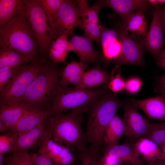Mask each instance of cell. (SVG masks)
<instances>
[{
  "label": "cell",
  "mask_w": 165,
  "mask_h": 165,
  "mask_svg": "<svg viewBox=\"0 0 165 165\" xmlns=\"http://www.w3.org/2000/svg\"><path fill=\"white\" fill-rule=\"evenodd\" d=\"M78 158L81 165H93L87 148L84 152L79 153Z\"/></svg>",
  "instance_id": "obj_41"
},
{
  "label": "cell",
  "mask_w": 165,
  "mask_h": 165,
  "mask_svg": "<svg viewBox=\"0 0 165 165\" xmlns=\"http://www.w3.org/2000/svg\"><path fill=\"white\" fill-rule=\"evenodd\" d=\"M77 4V1L64 0L56 20L50 26L52 40L62 35L72 33L76 27L80 26L82 21Z\"/></svg>",
  "instance_id": "obj_8"
},
{
  "label": "cell",
  "mask_w": 165,
  "mask_h": 165,
  "mask_svg": "<svg viewBox=\"0 0 165 165\" xmlns=\"http://www.w3.org/2000/svg\"><path fill=\"white\" fill-rule=\"evenodd\" d=\"M130 165H144L143 162L141 161L140 162H138L133 163L130 164Z\"/></svg>",
  "instance_id": "obj_51"
},
{
  "label": "cell",
  "mask_w": 165,
  "mask_h": 165,
  "mask_svg": "<svg viewBox=\"0 0 165 165\" xmlns=\"http://www.w3.org/2000/svg\"><path fill=\"white\" fill-rule=\"evenodd\" d=\"M19 67L0 68V92L2 90L6 84L15 74Z\"/></svg>",
  "instance_id": "obj_39"
},
{
  "label": "cell",
  "mask_w": 165,
  "mask_h": 165,
  "mask_svg": "<svg viewBox=\"0 0 165 165\" xmlns=\"http://www.w3.org/2000/svg\"><path fill=\"white\" fill-rule=\"evenodd\" d=\"M47 119L40 124L21 135L16 133L13 135L15 140V145L13 153H28L41 139L47 128Z\"/></svg>",
  "instance_id": "obj_14"
},
{
  "label": "cell",
  "mask_w": 165,
  "mask_h": 165,
  "mask_svg": "<svg viewBox=\"0 0 165 165\" xmlns=\"http://www.w3.org/2000/svg\"><path fill=\"white\" fill-rule=\"evenodd\" d=\"M131 102L149 118L165 122V98L162 96L141 100L131 99Z\"/></svg>",
  "instance_id": "obj_17"
},
{
  "label": "cell",
  "mask_w": 165,
  "mask_h": 165,
  "mask_svg": "<svg viewBox=\"0 0 165 165\" xmlns=\"http://www.w3.org/2000/svg\"><path fill=\"white\" fill-rule=\"evenodd\" d=\"M159 87L161 96L165 98V74L159 78Z\"/></svg>",
  "instance_id": "obj_43"
},
{
  "label": "cell",
  "mask_w": 165,
  "mask_h": 165,
  "mask_svg": "<svg viewBox=\"0 0 165 165\" xmlns=\"http://www.w3.org/2000/svg\"><path fill=\"white\" fill-rule=\"evenodd\" d=\"M117 27L121 52L115 61L119 64H142L143 59L141 46L129 35L125 24L122 22Z\"/></svg>",
  "instance_id": "obj_10"
},
{
  "label": "cell",
  "mask_w": 165,
  "mask_h": 165,
  "mask_svg": "<svg viewBox=\"0 0 165 165\" xmlns=\"http://www.w3.org/2000/svg\"><path fill=\"white\" fill-rule=\"evenodd\" d=\"M148 2L155 7H159V6L163 4L165 5V0H148Z\"/></svg>",
  "instance_id": "obj_46"
},
{
  "label": "cell",
  "mask_w": 165,
  "mask_h": 165,
  "mask_svg": "<svg viewBox=\"0 0 165 165\" xmlns=\"http://www.w3.org/2000/svg\"><path fill=\"white\" fill-rule=\"evenodd\" d=\"M4 153H0V165H5Z\"/></svg>",
  "instance_id": "obj_49"
},
{
  "label": "cell",
  "mask_w": 165,
  "mask_h": 165,
  "mask_svg": "<svg viewBox=\"0 0 165 165\" xmlns=\"http://www.w3.org/2000/svg\"><path fill=\"white\" fill-rule=\"evenodd\" d=\"M54 165H70L75 161L71 150L64 145L60 153L52 160Z\"/></svg>",
  "instance_id": "obj_36"
},
{
  "label": "cell",
  "mask_w": 165,
  "mask_h": 165,
  "mask_svg": "<svg viewBox=\"0 0 165 165\" xmlns=\"http://www.w3.org/2000/svg\"><path fill=\"white\" fill-rule=\"evenodd\" d=\"M50 137V132L47 129L41 139V143L38 152L30 154L34 165H54L46 151L47 141Z\"/></svg>",
  "instance_id": "obj_28"
},
{
  "label": "cell",
  "mask_w": 165,
  "mask_h": 165,
  "mask_svg": "<svg viewBox=\"0 0 165 165\" xmlns=\"http://www.w3.org/2000/svg\"><path fill=\"white\" fill-rule=\"evenodd\" d=\"M49 110L42 111L35 108H29L24 113L20 119L11 130L21 135L34 128L51 116Z\"/></svg>",
  "instance_id": "obj_13"
},
{
  "label": "cell",
  "mask_w": 165,
  "mask_h": 165,
  "mask_svg": "<svg viewBox=\"0 0 165 165\" xmlns=\"http://www.w3.org/2000/svg\"><path fill=\"white\" fill-rule=\"evenodd\" d=\"M67 34L62 35L52 42L49 54L50 58L56 63L64 61L68 53L72 51V46L67 40Z\"/></svg>",
  "instance_id": "obj_23"
},
{
  "label": "cell",
  "mask_w": 165,
  "mask_h": 165,
  "mask_svg": "<svg viewBox=\"0 0 165 165\" xmlns=\"http://www.w3.org/2000/svg\"><path fill=\"white\" fill-rule=\"evenodd\" d=\"M30 62L32 63L29 58L14 50L0 48V68L16 67Z\"/></svg>",
  "instance_id": "obj_24"
},
{
  "label": "cell",
  "mask_w": 165,
  "mask_h": 165,
  "mask_svg": "<svg viewBox=\"0 0 165 165\" xmlns=\"http://www.w3.org/2000/svg\"><path fill=\"white\" fill-rule=\"evenodd\" d=\"M55 64L46 63L21 99L30 108L48 110L65 87L59 79L61 71Z\"/></svg>",
  "instance_id": "obj_2"
},
{
  "label": "cell",
  "mask_w": 165,
  "mask_h": 165,
  "mask_svg": "<svg viewBox=\"0 0 165 165\" xmlns=\"http://www.w3.org/2000/svg\"><path fill=\"white\" fill-rule=\"evenodd\" d=\"M25 9L24 16L30 24L38 45L43 53L49 51L52 42L50 28L41 0H24Z\"/></svg>",
  "instance_id": "obj_7"
},
{
  "label": "cell",
  "mask_w": 165,
  "mask_h": 165,
  "mask_svg": "<svg viewBox=\"0 0 165 165\" xmlns=\"http://www.w3.org/2000/svg\"><path fill=\"white\" fill-rule=\"evenodd\" d=\"M81 21L79 27L84 30L85 36L101 46V36L102 26L85 20H81Z\"/></svg>",
  "instance_id": "obj_30"
},
{
  "label": "cell",
  "mask_w": 165,
  "mask_h": 165,
  "mask_svg": "<svg viewBox=\"0 0 165 165\" xmlns=\"http://www.w3.org/2000/svg\"><path fill=\"white\" fill-rule=\"evenodd\" d=\"M119 40L117 27L114 29H109L102 27L101 36V46L102 48Z\"/></svg>",
  "instance_id": "obj_35"
},
{
  "label": "cell",
  "mask_w": 165,
  "mask_h": 165,
  "mask_svg": "<svg viewBox=\"0 0 165 165\" xmlns=\"http://www.w3.org/2000/svg\"><path fill=\"white\" fill-rule=\"evenodd\" d=\"M64 146L62 144L49 138L46 144V152L52 160L60 153Z\"/></svg>",
  "instance_id": "obj_38"
},
{
  "label": "cell",
  "mask_w": 165,
  "mask_h": 165,
  "mask_svg": "<svg viewBox=\"0 0 165 165\" xmlns=\"http://www.w3.org/2000/svg\"><path fill=\"white\" fill-rule=\"evenodd\" d=\"M142 82L138 77H132L129 79L125 82V89L131 94L137 93L141 87Z\"/></svg>",
  "instance_id": "obj_40"
},
{
  "label": "cell",
  "mask_w": 165,
  "mask_h": 165,
  "mask_svg": "<svg viewBox=\"0 0 165 165\" xmlns=\"http://www.w3.org/2000/svg\"><path fill=\"white\" fill-rule=\"evenodd\" d=\"M122 104L116 97L108 92L89 107L85 141L91 148L97 149L101 145L105 129Z\"/></svg>",
  "instance_id": "obj_3"
},
{
  "label": "cell",
  "mask_w": 165,
  "mask_h": 165,
  "mask_svg": "<svg viewBox=\"0 0 165 165\" xmlns=\"http://www.w3.org/2000/svg\"><path fill=\"white\" fill-rule=\"evenodd\" d=\"M104 151V155L114 157L123 163L130 164L141 160L137 154L134 145L128 143L108 145Z\"/></svg>",
  "instance_id": "obj_19"
},
{
  "label": "cell",
  "mask_w": 165,
  "mask_h": 165,
  "mask_svg": "<svg viewBox=\"0 0 165 165\" xmlns=\"http://www.w3.org/2000/svg\"><path fill=\"white\" fill-rule=\"evenodd\" d=\"M5 165H34L28 153H16L5 159Z\"/></svg>",
  "instance_id": "obj_33"
},
{
  "label": "cell",
  "mask_w": 165,
  "mask_h": 165,
  "mask_svg": "<svg viewBox=\"0 0 165 165\" xmlns=\"http://www.w3.org/2000/svg\"><path fill=\"white\" fill-rule=\"evenodd\" d=\"M144 137L152 141L161 149L165 145V122L151 123L148 132Z\"/></svg>",
  "instance_id": "obj_29"
},
{
  "label": "cell",
  "mask_w": 165,
  "mask_h": 165,
  "mask_svg": "<svg viewBox=\"0 0 165 165\" xmlns=\"http://www.w3.org/2000/svg\"><path fill=\"white\" fill-rule=\"evenodd\" d=\"M107 87L96 89H80L65 86L48 110L51 115L82 108H88L96 100L108 92Z\"/></svg>",
  "instance_id": "obj_5"
},
{
  "label": "cell",
  "mask_w": 165,
  "mask_h": 165,
  "mask_svg": "<svg viewBox=\"0 0 165 165\" xmlns=\"http://www.w3.org/2000/svg\"><path fill=\"white\" fill-rule=\"evenodd\" d=\"M87 109L82 107L68 114L61 113L49 116L47 121L50 139L64 144L71 151L76 150L79 153L85 151L86 148L82 124V114Z\"/></svg>",
  "instance_id": "obj_1"
},
{
  "label": "cell",
  "mask_w": 165,
  "mask_h": 165,
  "mask_svg": "<svg viewBox=\"0 0 165 165\" xmlns=\"http://www.w3.org/2000/svg\"><path fill=\"white\" fill-rule=\"evenodd\" d=\"M30 108L24 102L14 101L0 105V120L5 123L8 130H11L28 108Z\"/></svg>",
  "instance_id": "obj_16"
},
{
  "label": "cell",
  "mask_w": 165,
  "mask_h": 165,
  "mask_svg": "<svg viewBox=\"0 0 165 165\" xmlns=\"http://www.w3.org/2000/svg\"><path fill=\"white\" fill-rule=\"evenodd\" d=\"M86 68L85 63L72 61L68 63L60 73L61 84L65 86L72 84L75 87L80 82Z\"/></svg>",
  "instance_id": "obj_22"
},
{
  "label": "cell",
  "mask_w": 165,
  "mask_h": 165,
  "mask_svg": "<svg viewBox=\"0 0 165 165\" xmlns=\"http://www.w3.org/2000/svg\"><path fill=\"white\" fill-rule=\"evenodd\" d=\"M148 165H165V161L162 160H158L152 162H148Z\"/></svg>",
  "instance_id": "obj_47"
},
{
  "label": "cell",
  "mask_w": 165,
  "mask_h": 165,
  "mask_svg": "<svg viewBox=\"0 0 165 165\" xmlns=\"http://www.w3.org/2000/svg\"><path fill=\"white\" fill-rule=\"evenodd\" d=\"M137 108L131 102L126 104L123 107L124 135L131 138L144 137L151 124L148 119L139 113Z\"/></svg>",
  "instance_id": "obj_9"
},
{
  "label": "cell",
  "mask_w": 165,
  "mask_h": 165,
  "mask_svg": "<svg viewBox=\"0 0 165 165\" xmlns=\"http://www.w3.org/2000/svg\"><path fill=\"white\" fill-rule=\"evenodd\" d=\"M25 9L24 0H0V27L17 14L24 16Z\"/></svg>",
  "instance_id": "obj_21"
},
{
  "label": "cell",
  "mask_w": 165,
  "mask_h": 165,
  "mask_svg": "<svg viewBox=\"0 0 165 165\" xmlns=\"http://www.w3.org/2000/svg\"><path fill=\"white\" fill-rule=\"evenodd\" d=\"M77 6L81 20H86L90 22L100 24L98 15L101 6L97 1L91 7H89L87 1L77 0Z\"/></svg>",
  "instance_id": "obj_27"
},
{
  "label": "cell",
  "mask_w": 165,
  "mask_h": 165,
  "mask_svg": "<svg viewBox=\"0 0 165 165\" xmlns=\"http://www.w3.org/2000/svg\"><path fill=\"white\" fill-rule=\"evenodd\" d=\"M110 75L99 67L91 68L85 72L81 80L75 87L80 89H93L102 85L108 84Z\"/></svg>",
  "instance_id": "obj_18"
},
{
  "label": "cell",
  "mask_w": 165,
  "mask_h": 165,
  "mask_svg": "<svg viewBox=\"0 0 165 165\" xmlns=\"http://www.w3.org/2000/svg\"><path fill=\"white\" fill-rule=\"evenodd\" d=\"M15 145V140L14 136L6 135L0 136V153H4L13 152Z\"/></svg>",
  "instance_id": "obj_37"
},
{
  "label": "cell",
  "mask_w": 165,
  "mask_h": 165,
  "mask_svg": "<svg viewBox=\"0 0 165 165\" xmlns=\"http://www.w3.org/2000/svg\"><path fill=\"white\" fill-rule=\"evenodd\" d=\"M35 38L28 21L21 14L0 27V48L16 50L30 59L32 63L38 61Z\"/></svg>",
  "instance_id": "obj_4"
},
{
  "label": "cell",
  "mask_w": 165,
  "mask_h": 165,
  "mask_svg": "<svg viewBox=\"0 0 165 165\" xmlns=\"http://www.w3.org/2000/svg\"><path fill=\"white\" fill-rule=\"evenodd\" d=\"M101 160L107 165H123V163L116 158L107 155H104Z\"/></svg>",
  "instance_id": "obj_42"
},
{
  "label": "cell",
  "mask_w": 165,
  "mask_h": 165,
  "mask_svg": "<svg viewBox=\"0 0 165 165\" xmlns=\"http://www.w3.org/2000/svg\"><path fill=\"white\" fill-rule=\"evenodd\" d=\"M98 1L102 7H109L116 12L122 19V23L125 24L134 11L141 10L144 12L150 4L147 0H104Z\"/></svg>",
  "instance_id": "obj_12"
},
{
  "label": "cell",
  "mask_w": 165,
  "mask_h": 165,
  "mask_svg": "<svg viewBox=\"0 0 165 165\" xmlns=\"http://www.w3.org/2000/svg\"><path fill=\"white\" fill-rule=\"evenodd\" d=\"M102 54L107 60L117 59L120 55L121 46L119 40H117L102 48Z\"/></svg>",
  "instance_id": "obj_34"
},
{
  "label": "cell",
  "mask_w": 165,
  "mask_h": 165,
  "mask_svg": "<svg viewBox=\"0 0 165 165\" xmlns=\"http://www.w3.org/2000/svg\"><path fill=\"white\" fill-rule=\"evenodd\" d=\"M8 130L7 127L2 121L0 120V132L1 133L5 132Z\"/></svg>",
  "instance_id": "obj_48"
},
{
  "label": "cell",
  "mask_w": 165,
  "mask_h": 165,
  "mask_svg": "<svg viewBox=\"0 0 165 165\" xmlns=\"http://www.w3.org/2000/svg\"><path fill=\"white\" fill-rule=\"evenodd\" d=\"M127 31L145 37L147 33V24L144 13L138 10L131 15L127 19L126 24Z\"/></svg>",
  "instance_id": "obj_26"
},
{
  "label": "cell",
  "mask_w": 165,
  "mask_h": 165,
  "mask_svg": "<svg viewBox=\"0 0 165 165\" xmlns=\"http://www.w3.org/2000/svg\"><path fill=\"white\" fill-rule=\"evenodd\" d=\"M125 82L121 75V70L117 65L113 70L107 88L113 92H119L125 89Z\"/></svg>",
  "instance_id": "obj_32"
},
{
  "label": "cell",
  "mask_w": 165,
  "mask_h": 165,
  "mask_svg": "<svg viewBox=\"0 0 165 165\" xmlns=\"http://www.w3.org/2000/svg\"><path fill=\"white\" fill-rule=\"evenodd\" d=\"M161 9L155 7L150 27L145 37L144 46L157 61L163 45V29L160 19Z\"/></svg>",
  "instance_id": "obj_11"
},
{
  "label": "cell",
  "mask_w": 165,
  "mask_h": 165,
  "mask_svg": "<svg viewBox=\"0 0 165 165\" xmlns=\"http://www.w3.org/2000/svg\"><path fill=\"white\" fill-rule=\"evenodd\" d=\"M129 165V164H127V165Z\"/></svg>",
  "instance_id": "obj_53"
},
{
  "label": "cell",
  "mask_w": 165,
  "mask_h": 165,
  "mask_svg": "<svg viewBox=\"0 0 165 165\" xmlns=\"http://www.w3.org/2000/svg\"><path fill=\"white\" fill-rule=\"evenodd\" d=\"M156 61L159 66L165 70V49L162 50Z\"/></svg>",
  "instance_id": "obj_44"
},
{
  "label": "cell",
  "mask_w": 165,
  "mask_h": 165,
  "mask_svg": "<svg viewBox=\"0 0 165 165\" xmlns=\"http://www.w3.org/2000/svg\"><path fill=\"white\" fill-rule=\"evenodd\" d=\"M160 149L164 156L163 161H165V145L163 146Z\"/></svg>",
  "instance_id": "obj_50"
},
{
  "label": "cell",
  "mask_w": 165,
  "mask_h": 165,
  "mask_svg": "<svg viewBox=\"0 0 165 165\" xmlns=\"http://www.w3.org/2000/svg\"><path fill=\"white\" fill-rule=\"evenodd\" d=\"M138 156L148 162L158 160H163L164 156L159 147L150 139L141 137L139 138L134 145Z\"/></svg>",
  "instance_id": "obj_20"
},
{
  "label": "cell",
  "mask_w": 165,
  "mask_h": 165,
  "mask_svg": "<svg viewBox=\"0 0 165 165\" xmlns=\"http://www.w3.org/2000/svg\"><path fill=\"white\" fill-rule=\"evenodd\" d=\"M41 1L50 26L56 20L59 9L64 0H42Z\"/></svg>",
  "instance_id": "obj_31"
},
{
  "label": "cell",
  "mask_w": 165,
  "mask_h": 165,
  "mask_svg": "<svg viewBox=\"0 0 165 165\" xmlns=\"http://www.w3.org/2000/svg\"><path fill=\"white\" fill-rule=\"evenodd\" d=\"M72 51L79 57L80 61L84 63H95L102 61L103 55L93 47L91 40L85 36H73L70 41Z\"/></svg>",
  "instance_id": "obj_15"
},
{
  "label": "cell",
  "mask_w": 165,
  "mask_h": 165,
  "mask_svg": "<svg viewBox=\"0 0 165 165\" xmlns=\"http://www.w3.org/2000/svg\"><path fill=\"white\" fill-rule=\"evenodd\" d=\"M46 64L38 60L18 68L16 72L0 92V105L14 101H21L29 86Z\"/></svg>",
  "instance_id": "obj_6"
},
{
  "label": "cell",
  "mask_w": 165,
  "mask_h": 165,
  "mask_svg": "<svg viewBox=\"0 0 165 165\" xmlns=\"http://www.w3.org/2000/svg\"><path fill=\"white\" fill-rule=\"evenodd\" d=\"M160 19L165 38V5L161 9Z\"/></svg>",
  "instance_id": "obj_45"
},
{
  "label": "cell",
  "mask_w": 165,
  "mask_h": 165,
  "mask_svg": "<svg viewBox=\"0 0 165 165\" xmlns=\"http://www.w3.org/2000/svg\"><path fill=\"white\" fill-rule=\"evenodd\" d=\"M70 165H81V164L80 163V164H79L78 163L75 162V161L72 163Z\"/></svg>",
  "instance_id": "obj_52"
},
{
  "label": "cell",
  "mask_w": 165,
  "mask_h": 165,
  "mask_svg": "<svg viewBox=\"0 0 165 165\" xmlns=\"http://www.w3.org/2000/svg\"><path fill=\"white\" fill-rule=\"evenodd\" d=\"M124 132L123 120L116 115L106 127L103 140L108 145L117 144L119 139L124 135Z\"/></svg>",
  "instance_id": "obj_25"
}]
</instances>
